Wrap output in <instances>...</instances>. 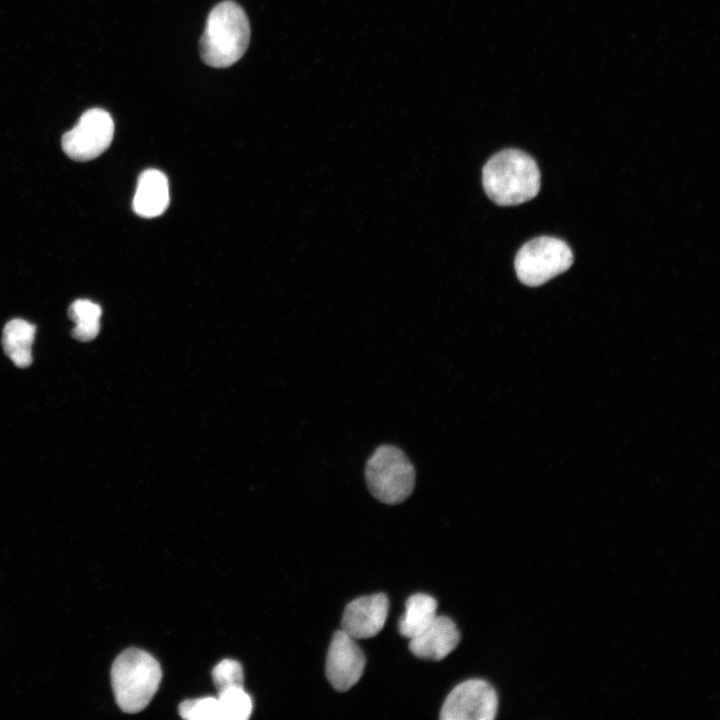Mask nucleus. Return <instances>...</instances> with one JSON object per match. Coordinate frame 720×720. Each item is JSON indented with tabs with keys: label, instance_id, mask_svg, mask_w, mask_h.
<instances>
[{
	"label": "nucleus",
	"instance_id": "nucleus-3",
	"mask_svg": "<svg viewBox=\"0 0 720 720\" xmlns=\"http://www.w3.org/2000/svg\"><path fill=\"white\" fill-rule=\"evenodd\" d=\"M162 678L158 661L148 652L128 648L111 668V684L118 707L126 713L143 710L157 692Z\"/></svg>",
	"mask_w": 720,
	"mask_h": 720
},
{
	"label": "nucleus",
	"instance_id": "nucleus-12",
	"mask_svg": "<svg viewBox=\"0 0 720 720\" xmlns=\"http://www.w3.org/2000/svg\"><path fill=\"white\" fill-rule=\"evenodd\" d=\"M36 326L23 319H12L6 323L2 333L5 354L15 366L26 368L32 363L31 347Z\"/></svg>",
	"mask_w": 720,
	"mask_h": 720
},
{
	"label": "nucleus",
	"instance_id": "nucleus-13",
	"mask_svg": "<svg viewBox=\"0 0 720 720\" xmlns=\"http://www.w3.org/2000/svg\"><path fill=\"white\" fill-rule=\"evenodd\" d=\"M437 601L424 593L411 595L405 603V612L399 619L398 629L406 638L423 632L436 617Z\"/></svg>",
	"mask_w": 720,
	"mask_h": 720
},
{
	"label": "nucleus",
	"instance_id": "nucleus-4",
	"mask_svg": "<svg viewBox=\"0 0 720 720\" xmlns=\"http://www.w3.org/2000/svg\"><path fill=\"white\" fill-rule=\"evenodd\" d=\"M365 478L369 491L377 500L395 505L411 495L415 486V469L401 449L382 445L368 459Z\"/></svg>",
	"mask_w": 720,
	"mask_h": 720
},
{
	"label": "nucleus",
	"instance_id": "nucleus-1",
	"mask_svg": "<svg viewBox=\"0 0 720 720\" xmlns=\"http://www.w3.org/2000/svg\"><path fill=\"white\" fill-rule=\"evenodd\" d=\"M487 196L499 206L519 205L533 199L540 190V171L534 159L518 149L494 154L482 169Z\"/></svg>",
	"mask_w": 720,
	"mask_h": 720
},
{
	"label": "nucleus",
	"instance_id": "nucleus-6",
	"mask_svg": "<svg viewBox=\"0 0 720 720\" xmlns=\"http://www.w3.org/2000/svg\"><path fill=\"white\" fill-rule=\"evenodd\" d=\"M114 122L110 114L100 108L85 111L77 124L61 140L65 154L75 161H90L110 146Z\"/></svg>",
	"mask_w": 720,
	"mask_h": 720
},
{
	"label": "nucleus",
	"instance_id": "nucleus-10",
	"mask_svg": "<svg viewBox=\"0 0 720 720\" xmlns=\"http://www.w3.org/2000/svg\"><path fill=\"white\" fill-rule=\"evenodd\" d=\"M459 642L460 633L454 621L436 615L423 632L410 639L409 649L418 658L439 661L455 650Z\"/></svg>",
	"mask_w": 720,
	"mask_h": 720
},
{
	"label": "nucleus",
	"instance_id": "nucleus-16",
	"mask_svg": "<svg viewBox=\"0 0 720 720\" xmlns=\"http://www.w3.org/2000/svg\"><path fill=\"white\" fill-rule=\"evenodd\" d=\"M178 711L187 720H224L219 700L212 696L185 700Z\"/></svg>",
	"mask_w": 720,
	"mask_h": 720
},
{
	"label": "nucleus",
	"instance_id": "nucleus-2",
	"mask_svg": "<svg viewBox=\"0 0 720 720\" xmlns=\"http://www.w3.org/2000/svg\"><path fill=\"white\" fill-rule=\"evenodd\" d=\"M250 25L243 8L234 1L217 4L208 14L200 39L202 61L214 68L235 64L246 52Z\"/></svg>",
	"mask_w": 720,
	"mask_h": 720
},
{
	"label": "nucleus",
	"instance_id": "nucleus-15",
	"mask_svg": "<svg viewBox=\"0 0 720 720\" xmlns=\"http://www.w3.org/2000/svg\"><path fill=\"white\" fill-rule=\"evenodd\" d=\"M224 720H246L252 712V699L243 687H231L217 696Z\"/></svg>",
	"mask_w": 720,
	"mask_h": 720
},
{
	"label": "nucleus",
	"instance_id": "nucleus-14",
	"mask_svg": "<svg viewBox=\"0 0 720 720\" xmlns=\"http://www.w3.org/2000/svg\"><path fill=\"white\" fill-rule=\"evenodd\" d=\"M102 309L88 299L75 300L68 309L69 318L75 323L72 329V337L88 342L97 337L100 331V318Z\"/></svg>",
	"mask_w": 720,
	"mask_h": 720
},
{
	"label": "nucleus",
	"instance_id": "nucleus-8",
	"mask_svg": "<svg viewBox=\"0 0 720 720\" xmlns=\"http://www.w3.org/2000/svg\"><path fill=\"white\" fill-rule=\"evenodd\" d=\"M366 657L356 639L343 630L336 631L332 637L325 673L332 687L338 692L352 688L362 677Z\"/></svg>",
	"mask_w": 720,
	"mask_h": 720
},
{
	"label": "nucleus",
	"instance_id": "nucleus-17",
	"mask_svg": "<svg viewBox=\"0 0 720 720\" xmlns=\"http://www.w3.org/2000/svg\"><path fill=\"white\" fill-rule=\"evenodd\" d=\"M212 679L218 692L231 687H243L242 665L234 659H223L214 666Z\"/></svg>",
	"mask_w": 720,
	"mask_h": 720
},
{
	"label": "nucleus",
	"instance_id": "nucleus-5",
	"mask_svg": "<svg viewBox=\"0 0 720 720\" xmlns=\"http://www.w3.org/2000/svg\"><path fill=\"white\" fill-rule=\"evenodd\" d=\"M573 260V253L566 242L555 237L540 236L518 250L514 267L520 282L534 287L568 270Z\"/></svg>",
	"mask_w": 720,
	"mask_h": 720
},
{
	"label": "nucleus",
	"instance_id": "nucleus-11",
	"mask_svg": "<svg viewBox=\"0 0 720 720\" xmlns=\"http://www.w3.org/2000/svg\"><path fill=\"white\" fill-rule=\"evenodd\" d=\"M169 185L165 174L147 169L139 176L132 202L136 214L145 218L161 215L169 205Z\"/></svg>",
	"mask_w": 720,
	"mask_h": 720
},
{
	"label": "nucleus",
	"instance_id": "nucleus-7",
	"mask_svg": "<svg viewBox=\"0 0 720 720\" xmlns=\"http://www.w3.org/2000/svg\"><path fill=\"white\" fill-rule=\"evenodd\" d=\"M498 698L491 684L482 679H469L454 687L443 702L442 720H492Z\"/></svg>",
	"mask_w": 720,
	"mask_h": 720
},
{
	"label": "nucleus",
	"instance_id": "nucleus-9",
	"mask_svg": "<svg viewBox=\"0 0 720 720\" xmlns=\"http://www.w3.org/2000/svg\"><path fill=\"white\" fill-rule=\"evenodd\" d=\"M388 611L389 600L384 593L356 598L345 607L342 630L356 640L374 637L383 629Z\"/></svg>",
	"mask_w": 720,
	"mask_h": 720
}]
</instances>
